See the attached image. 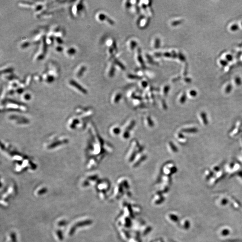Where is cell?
Returning a JSON list of instances; mask_svg holds the SVG:
<instances>
[{
  "label": "cell",
  "mask_w": 242,
  "mask_h": 242,
  "mask_svg": "<svg viewBox=\"0 0 242 242\" xmlns=\"http://www.w3.org/2000/svg\"><path fill=\"white\" fill-rule=\"evenodd\" d=\"M82 125V122L79 118L75 117H71L67 123V126L69 129L71 130H75L76 129L80 128Z\"/></svg>",
  "instance_id": "6da1fadb"
},
{
  "label": "cell",
  "mask_w": 242,
  "mask_h": 242,
  "mask_svg": "<svg viewBox=\"0 0 242 242\" xmlns=\"http://www.w3.org/2000/svg\"><path fill=\"white\" fill-rule=\"evenodd\" d=\"M146 157L147 155L144 153H143L142 152L140 153V154H137L134 159V161H133L132 163V167H137L138 165H140V164L144 161L146 159Z\"/></svg>",
  "instance_id": "7a4b0ae2"
},
{
  "label": "cell",
  "mask_w": 242,
  "mask_h": 242,
  "mask_svg": "<svg viewBox=\"0 0 242 242\" xmlns=\"http://www.w3.org/2000/svg\"><path fill=\"white\" fill-rule=\"evenodd\" d=\"M176 168L173 164L168 163L163 166V171L166 175H169L174 173L176 171Z\"/></svg>",
  "instance_id": "3957f363"
},
{
  "label": "cell",
  "mask_w": 242,
  "mask_h": 242,
  "mask_svg": "<svg viewBox=\"0 0 242 242\" xmlns=\"http://www.w3.org/2000/svg\"><path fill=\"white\" fill-rule=\"evenodd\" d=\"M135 122L133 120L129 119L126 121V122L123 125V128H122V131H128L131 130L134 125Z\"/></svg>",
  "instance_id": "277c9868"
},
{
  "label": "cell",
  "mask_w": 242,
  "mask_h": 242,
  "mask_svg": "<svg viewBox=\"0 0 242 242\" xmlns=\"http://www.w3.org/2000/svg\"><path fill=\"white\" fill-rule=\"evenodd\" d=\"M121 129L118 125H114L111 127L109 132L111 135L113 136H117L118 134H120L121 133Z\"/></svg>",
  "instance_id": "5b68a950"
},
{
  "label": "cell",
  "mask_w": 242,
  "mask_h": 242,
  "mask_svg": "<svg viewBox=\"0 0 242 242\" xmlns=\"http://www.w3.org/2000/svg\"><path fill=\"white\" fill-rule=\"evenodd\" d=\"M70 83L71 85L73 86L74 87L77 88V89H78L81 92H83L84 94H87V91L83 87H82L81 86L78 84L76 82L74 81V80H71L70 82Z\"/></svg>",
  "instance_id": "8992f818"
},
{
  "label": "cell",
  "mask_w": 242,
  "mask_h": 242,
  "mask_svg": "<svg viewBox=\"0 0 242 242\" xmlns=\"http://www.w3.org/2000/svg\"><path fill=\"white\" fill-rule=\"evenodd\" d=\"M144 123L145 125L148 128H152L154 126V123L151 119V117L149 116H146L144 117Z\"/></svg>",
  "instance_id": "52a82bcc"
},
{
  "label": "cell",
  "mask_w": 242,
  "mask_h": 242,
  "mask_svg": "<svg viewBox=\"0 0 242 242\" xmlns=\"http://www.w3.org/2000/svg\"><path fill=\"white\" fill-rule=\"evenodd\" d=\"M121 139L123 140H126L130 137V132L125 131H122L120 134Z\"/></svg>",
  "instance_id": "ba28073f"
},
{
  "label": "cell",
  "mask_w": 242,
  "mask_h": 242,
  "mask_svg": "<svg viewBox=\"0 0 242 242\" xmlns=\"http://www.w3.org/2000/svg\"><path fill=\"white\" fill-rule=\"evenodd\" d=\"M167 147H168V149L169 150V151L171 152H177V149L175 147V146L174 145L173 143L170 142L168 143Z\"/></svg>",
  "instance_id": "9c48e42d"
},
{
  "label": "cell",
  "mask_w": 242,
  "mask_h": 242,
  "mask_svg": "<svg viewBox=\"0 0 242 242\" xmlns=\"http://www.w3.org/2000/svg\"><path fill=\"white\" fill-rule=\"evenodd\" d=\"M121 98V94H117V96H116V97H115V98H114V103H117L119 101V100Z\"/></svg>",
  "instance_id": "30bf717a"
},
{
  "label": "cell",
  "mask_w": 242,
  "mask_h": 242,
  "mask_svg": "<svg viewBox=\"0 0 242 242\" xmlns=\"http://www.w3.org/2000/svg\"><path fill=\"white\" fill-rule=\"evenodd\" d=\"M85 70V67H82L81 69H80V72H79V73H78V75H79V76L80 75H80H81L82 74L83 72V71H84V70Z\"/></svg>",
  "instance_id": "8fae6325"
},
{
  "label": "cell",
  "mask_w": 242,
  "mask_h": 242,
  "mask_svg": "<svg viewBox=\"0 0 242 242\" xmlns=\"http://www.w3.org/2000/svg\"><path fill=\"white\" fill-rule=\"evenodd\" d=\"M31 98V97L29 95H28V94H27V95H25L24 96V98L26 100H28L30 99Z\"/></svg>",
  "instance_id": "7c38bea8"
}]
</instances>
